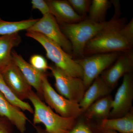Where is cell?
Masks as SVG:
<instances>
[{
	"instance_id": "cell-1",
	"label": "cell",
	"mask_w": 133,
	"mask_h": 133,
	"mask_svg": "<svg viewBox=\"0 0 133 133\" xmlns=\"http://www.w3.org/2000/svg\"><path fill=\"white\" fill-rule=\"evenodd\" d=\"M127 22L111 27L92 38L86 45L83 57L132 50L133 18Z\"/></svg>"
},
{
	"instance_id": "cell-2",
	"label": "cell",
	"mask_w": 133,
	"mask_h": 133,
	"mask_svg": "<svg viewBox=\"0 0 133 133\" xmlns=\"http://www.w3.org/2000/svg\"><path fill=\"white\" fill-rule=\"evenodd\" d=\"M125 22V18L113 16L109 21L101 23L86 18L75 24H59L62 32L71 43L73 58L77 59L83 57L86 45L94 37L111 27Z\"/></svg>"
},
{
	"instance_id": "cell-3",
	"label": "cell",
	"mask_w": 133,
	"mask_h": 133,
	"mask_svg": "<svg viewBox=\"0 0 133 133\" xmlns=\"http://www.w3.org/2000/svg\"><path fill=\"white\" fill-rule=\"evenodd\" d=\"M28 99L34 107L33 124H43L48 133H68L77 124L76 119L64 118L55 113L33 91Z\"/></svg>"
},
{
	"instance_id": "cell-4",
	"label": "cell",
	"mask_w": 133,
	"mask_h": 133,
	"mask_svg": "<svg viewBox=\"0 0 133 133\" xmlns=\"http://www.w3.org/2000/svg\"><path fill=\"white\" fill-rule=\"evenodd\" d=\"M26 35L33 38L42 45L46 52V56L55 65L69 76L83 79V71L72 55L65 52L59 45L42 34L27 31Z\"/></svg>"
},
{
	"instance_id": "cell-5",
	"label": "cell",
	"mask_w": 133,
	"mask_h": 133,
	"mask_svg": "<svg viewBox=\"0 0 133 133\" xmlns=\"http://www.w3.org/2000/svg\"><path fill=\"white\" fill-rule=\"evenodd\" d=\"M122 52L94 54L74 59L83 69V80L86 89L115 62Z\"/></svg>"
},
{
	"instance_id": "cell-6",
	"label": "cell",
	"mask_w": 133,
	"mask_h": 133,
	"mask_svg": "<svg viewBox=\"0 0 133 133\" xmlns=\"http://www.w3.org/2000/svg\"><path fill=\"white\" fill-rule=\"evenodd\" d=\"M49 70L55 77V86L58 93L74 103L79 104L86 90L83 79L69 76L55 65L49 66Z\"/></svg>"
},
{
	"instance_id": "cell-7",
	"label": "cell",
	"mask_w": 133,
	"mask_h": 133,
	"mask_svg": "<svg viewBox=\"0 0 133 133\" xmlns=\"http://www.w3.org/2000/svg\"><path fill=\"white\" fill-rule=\"evenodd\" d=\"M42 95L48 105L62 117L76 119L83 113L79 104L67 99L54 90L46 75L43 79Z\"/></svg>"
},
{
	"instance_id": "cell-8",
	"label": "cell",
	"mask_w": 133,
	"mask_h": 133,
	"mask_svg": "<svg viewBox=\"0 0 133 133\" xmlns=\"http://www.w3.org/2000/svg\"><path fill=\"white\" fill-rule=\"evenodd\" d=\"M26 31L42 34L57 44L65 52L72 56V48L70 42L62 32L56 19L51 14L43 16Z\"/></svg>"
},
{
	"instance_id": "cell-9",
	"label": "cell",
	"mask_w": 133,
	"mask_h": 133,
	"mask_svg": "<svg viewBox=\"0 0 133 133\" xmlns=\"http://www.w3.org/2000/svg\"><path fill=\"white\" fill-rule=\"evenodd\" d=\"M133 99V81L132 73L123 77L121 85L113 99L109 118L122 117L132 110Z\"/></svg>"
},
{
	"instance_id": "cell-10",
	"label": "cell",
	"mask_w": 133,
	"mask_h": 133,
	"mask_svg": "<svg viewBox=\"0 0 133 133\" xmlns=\"http://www.w3.org/2000/svg\"><path fill=\"white\" fill-rule=\"evenodd\" d=\"M133 69L132 50L122 52L115 62L101 74V77L112 90L119 79L126 74L132 73Z\"/></svg>"
},
{
	"instance_id": "cell-11",
	"label": "cell",
	"mask_w": 133,
	"mask_h": 133,
	"mask_svg": "<svg viewBox=\"0 0 133 133\" xmlns=\"http://www.w3.org/2000/svg\"><path fill=\"white\" fill-rule=\"evenodd\" d=\"M5 82L19 99H28L32 90L20 69L12 60L1 72Z\"/></svg>"
},
{
	"instance_id": "cell-12",
	"label": "cell",
	"mask_w": 133,
	"mask_h": 133,
	"mask_svg": "<svg viewBox=\"0 0 133 133\" xmlns=\"http://www.w3.org/2000/svg\"><path fill=\"white\" fill-rule=\"evenodd\" d=\"M11 56L12 60L20 69L29 84L35 88L38 96L43 98V79L45 75V72L35 69L15 51H12Z\"/></svg>"
},
{
	"instance_id": "cell-13",
	"label": "cell",
	"mask_w": 133,
	"mask_h": 133,
	"mask_svg": "<svg viewBox=\"0 0 133 133\" xmlns=\"http://www.w3.org/2000/svg\"><path fill=\"white\" fill-rule=\"evenodd\" d=\"M50 14L56 19L58 24L78 23L86 18L78 14L67 1L48 0Z\"/></svg>"
},
{
	"instance_id": "cell-14",
	"label": "cell",
	"mask_w": 133,
	"mask_h": 133,
	"mask_svg": "<svg viewBox=\"0 0 133 133\" xmlns=\"http://www.w3.org/2000/svg\"><path fill=\"white\" fill-rule=\"evenodd\" d=\"M112 90L100 76L96 78L85 91L82 100L79 104L83 113L96 101L109 95Z\"/></svg>"
},
{
	"instance_id": "cell-15",
	"label": "cell",
	"mask_w": 133,
	"mask_h": 133,
	"mask_svg": "<svg viewBox=\"0 0 133 133\" xmlns=\"http://www.w3.org/2000/svg\"><path fill=\"white\" fill-rule=\"evenodd\" d=\"M0 116L7 119L20 133L25 132L26 121L28 119L27 117L20 109L7 100L1 92Z\"/></svg>"
},
{
	"instance_id": "cell-16",
	"label": "cell",
	"mask_w": 133,
	"mask_h": 133,
	"mask_svg": "<svg viewBox=\"0 0 133 133\" xmlns=\"http://www.w3.org/2000/svg\"><path fill=\"white\" fill-rule=\"evenodd\" d=\"M98 129L119 133H133L132 110L122 117L102 120Z\"/></svg>"
},
{
	"instance_id": "cell-17",
	"label": "cell",
	"mask_w": 133,
	"mask_h": 133,
	"mask_svg": "<svg viewBox=\"0 0 133 133\" xmlns=\"http://www.w3.org/2000/svg\"><path fill=\"white\" fill-rule=\"evenodd\" d=\"M18 33L9 35L0 36V72L9 64L12 60L11 52L14 47L21 42Z\"/></svg>"
},
{
	"instance_id": "cell-18",
	"label": "cell",
	"mask_w": 133,
	"mask_h": 133,
	"mask_svg": "<svg viewBox=\"0 0 133 133\" xmlns=\"http://www.w3.org/2000/svg\"><path fill=\"white\" fill-rule=\"evenodd\" d=\"M113 98L110 95L101 98L90 106L84 112L88 119L95 118L101 120L109 118L112 108Z\"/></svg>"
},
{
	"instance_id": "cell-19",
	"label": "cell",
	"mask_w": 133,
	"mask_h": 133,
	"mask_svg": "<svg viewBox=\"0 0 133 133\" xmlns=\"http://www.w3.org/2000/svg\"><path fill=\"white\" fill-rule=\"evenodd\" d=\"M112 3L108 0H92L86 18L98 23L106 21V17Z\"/></svg>"
},
{
	"instance_id": "cell-20",
	"label": "cell",
	"mask_w": 133,
	"mask_h": 133,
	"mask_svg": "<svg viewBox=\"0 0 133 133\" xmlns=\"http://www.w3.org/2000/svg\"><path fill=\"white\" fill-rule=\"evenodd\" d=\"M39 19H29L17 22L4 21L0 17V36L9 35L28 29L38 21Z\"/></svg>"
},
{
	"instance_id": "cell-21",
	"label": "cell",
	"mask_w": 133,
	"mask_h": 133,
	"mask_svg": "<svg viewBox=\"0 0 133 133\" xmlns=\"http://www.w3.org/2000/svg\"><path fill=\"white\" fill-rule=\"evenodd\" d=\"M0 92L12 104L23 111L34 113V109L29 103L19 99L9 87L0 72Z\"/></svg>"
},
{
	"instance_id": "cell-22",
	"label": "cell",
	"mask_w": 133,
	"mask_h": 133,
	"mask_svg": "<svg viewBox=\"0 0 133 133\" xmlns=\"http://www.w3.org/2000/svg\"><path fill=\"white\" fill-rule=\"evenodd\" d=\"M67 1L78 14L87 18L91 1L90 0H68Z\"/></svg>"
},
{
	"instance_id": "cell-23",
	"label": "cell",
	"mask_w": 133,
	"mask_h": 133,
	"mask_svg": "<svg viewBox=\"0 0 133 133\" xmlns=\"http://www.w3.org/2000/svg\"><path fill=\"white\" fill-rule=\"evenodd\" d=\"M30 64L40 71L45 72L49 69V66L44 57L41 55H35L31 56L30 59Z\"/></svg>"
},
{
	"instance_id": "cell-24",
	"label": "cell",
	"mask_w": 133,
	"mask_h": 133,
	"mask_svg": "<svg viewBox=\"0 0 133 133\" xmlns=\"http://www.w3.org/2000/svg\"><path fill=\"white\" fill-rule=\"evenodd\" d=\"M33 9L38 10L43 16L50 14L49 8L46 1L43 0H32L31 1Z\"/></svg>"
},
{
	"instance_id": "cell-25",
	"label": "cell",
	"mask_w": 133,
	"mask_h": 133,
	"mask_svg": "<svg viewBox=\"0 0 133 133\" xmlns=\"http://www.w3.org/2000/svg\"><path fill=\"white\" fill-rule=\"evenodd\" d=\"M68 133H97L88 124L84 122H80L77 123L75 127ZM99 133H101L100 132Z\"/></svg>"
},
{
	"instance_id": "cell-26",
	"label": "cell",
	"mask_w": 133,
	"mask_h": 133,
	"mask_svg": "<svg viewBox=\"0 0 133 133\" xmlns=\"http://www.w3.org/2000/svg\"><path fill=\"white\" fill-rule=\"evenodd\" d=\"M112 5H114L115 7V14L114 15L117 17H120L121 15V6L120 2L118 1H111Z\"/></svg>"
},
{
	"instance_id": "cell-27",
	"label": "cell",
	"mask_w": 133,
	"mask_h": 133,
	"mask_svg": "<svg viewBox=\"0 0 133 133\" xmlns=\"http://www.w3.org/2000/svg\"><path fill=\"white\" fill-rule=\"evenodd\" d=\"M0 133H12L6 125L0 122Z\"/></svg>"
},
{
	"instance_id": "cell-28",
	"label": "cell",
	"mask_w": 133,
	"mask_h": 133,
	"mask_svg": "<svg viewBox=\"0 0 133 133\" xmlns=\"http://www.w3.org/2000/svg\"><path fill=\"white\" fill-rule=\"evenodd\" d=\"M35 128L37 133H49L45 129L42 128L40 126H36Z\"/></svg>"
},
{
	"instance_id": "cell-29",
	"label": "cell",
	"mask_w": 133,
	"mask_h": 133,
	"mask_svg": "<svg viewBox=\"0 0 133 133\" xmlns=\"http://www.w3.org/2000/svg\"><path fill=\"white\" fill-rule=\"evenodd\" d=\"M98 129L101 133H119L114 131H109V130H102Z\"/></svg>"
}]
</instances>
